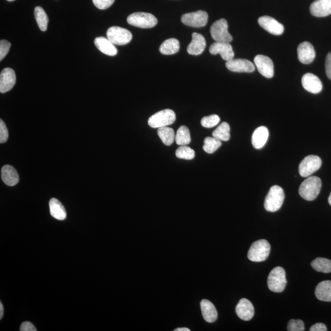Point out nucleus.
<instances>
[{"label":"nucleus","mask_w":331,"mask_h":331,"mask_svg":"<svg viewBox=\"0 0 331 331\" xmlns=\"http://www.w3.org/2000/svg\"><path fill=\"white\" fill-rule=\"evenodd\" d=\"M321 160L316 156H308L303 160L299 166L300 175L302 178H308L321 168Z\"/></svg>","instance_id":"9"},{"label":"nucleus","mask_w":331,"mask_h":331,"mask_svg":"<svg viewBox=\"0 0 331 331\" xmlns=\"http://www.w3.org/2000/svg\"><path fill=\"white\" fill-rule=\"evenodd\" d=\"M258 24L262 29L272 35L279 36L284 32L282 24L270 16H262L258 18Z\"/></svg>","instance_id":"13"},{"label":"nucleus","mask_w":331,"mask_h":331,"mask_svg":"<svg viewBox=\"0 0 331 331\" xmlns=\"http://www.w3.org/2000/svg\"><path fill=\"white\" fill-rule=\"evenodd\" d=\"M11 43L6 40H1L0 41V61H2L6 55L8 54L11 48Z\"/></svg>","instance_id":"37"},{"label":"nucleus","mask_w":331,"mask_h":331,"mask_svg":"<svg viewBox=\"0 0 331 331\" xmlns=\"http://www.w3.org/2000/svg\"><path fill=\"white\" fill-rule=\"evenodd\" d=\"M175 156L179 159L191 160L195 157V152L192 148L187 146V145H182L176 150Z\"/></svg>","instance_id":"34"},{"label":"nucleus","mask_w":331,"mask_h":331,"mask_svg":"<svg viewBox=\"0 0 331 331\" xmlns=\"http://www.w3.org/2000/svg\"><path fill=\"white\" fill-rule=\"evenodd\" d=\"M298 56L300 62L303 64H310L315 58L314 46L308 42H303L298 48Z\"/></svg>","instance_id":"18"},{"label":"nucleus","mask_w":331,"mask_h":331,"mask_svg":"<svg viewBox=\"0 0 331 331\" xmlns=\"http://www.w3.org/2000/svg\"><path fill=\"white\" fill-rule=\"evenodd\" d=\"M2 179L6 185L12 187L19 182V176L14 168L10 165H5L2 169Z\"/></svg>","instance_id":"24"},{"label":"nucleus","mask_w":331,"mask_h":331,"mask_svg":"<svg viewBox=\"0 0 331 331\" xmlns=\"http://www.w3.org/2000/svg\"><path fill=\"white\" fill-rule=\"evenodd\" d=\"M220 121V119L217 115H211L204 117L201 120V125L204 128H212L213 126L217 125Z\"/></svg>","instance_id":"35"},{"label":"nucleus","mask_w":331,"mask_h":331,"mask_svg":"<svg viewBox=\"0 0 331 331\" xmlns=\"http://www.w3.org/2000/svg\"><path fill=\"white\" fill-rule=\"evenodd\" d=\"M312 267L314 270L323 272V273H330L331 272V260L324 258H317L311 263Z\"/></svg>","instance_id":"31"},{"label":"nucleus","mask_w":331,"mask_h":331,"mask_svg":"<svg viewBox=\"0 0 331 331\" xmlns=\"http://www.w3.org/2000/svg\"><path fill=\"white\" fill-rule=\"evenodd\" d=\"M287 281L284 269L276 267L272 269L268 278L269 289L275 293H281L285 289Z\"/></svg>","instance_id":"4"},{"label":"nucleus","mask_w":331,"mask_h":331,"mask_svg":"<svg viewBox=\"0 0 331 331\" xmlns=\"http://www.w3.org/2000/svg\"><path fill=\"white\" fill-rule=\"evenodd\" d=\"M321 188V179L316 176H312L306 179L300 185L299 194L306 201H314L320 194Z\"/></svg>","instance_id":"1"},{"label":"nucleus","mask_w":331,"mask_h":331,"mask_svg":"<svg viewBox=\"0 0 331 331\" xmlns=\"http://www.w3.org/2000/svg\"><path fill=\"white\" fill-rule=\"evenodd\" d=\"M327 327L323 323H317L311 327V331H326Z\"/></svg>","instance_id":"42"},{"label":"nucleus","mask_w":331,"mask_h":331,"mask_svg":"<svg viewBox=\"0 0 331 331\" xmlns=\"http://www.w3.org/2000/svg\"><path fill=\"white\" fill-rule=\"evenodd\" d=\"M107 38L114 45L123 46L131 41L133 36L129 30L119 27H110L107 31Z\"/></svg>","instance_id":"8"},{"label":"nucleus","mask_w":331,"mask_h":331,"mask_svg":"<svg viewBox=\"0 0 331 331\" xmlns=\"http://www.w3.org/2000/svg\"><path fill=\"white\" fill-rule=\"evenodd\" d=\"M182 23L185 26L191 27H203L208 21V14L204 11L190 12L185 14L181 17Z\"/></svg>","instance_id":"10"},{"label":"nucleus","mask_w":331,"mask_h":331,"mask_svg":"<svg viewBox=\"0 0 331 331\" xmlns=\"http://www.w3.org/2000/svg\"><path fill=\"white\" fill-rule=\"evenodd\" d=\"M175 114L171 109H165L153 114L148 120V125L153 128L168 126L175 121Z\"/></svg>","instance_id":"6"},{"label":"nucleus","mask_w":331,"mask_h":331,"mask_svg":"<svg viewBox=\"0 0 331 331\" xmlns=\"http://www.w3.org/2000/svg\"><path fill=\"white\" fill-rule=\"evenodd\" d=\"M206 39L201 34L193 33L192 40L187 48L188 53L192 55H199L205 50Z\"/></svg>","instance_id":"20"},{"label":"nucleus","mask_w":331,"mask_h":331,"mask_svg":"<svg viewBox=\"0 0 331 331\" xmlns=\"http://www.w3.org/2000/svg\"><path fill=\"white\" fill-rule=\"evenodd\" d=\"M9 137L8 130L4 122L0 120V142L5 143L8 141Z\"/></svg>","instance_id":"39"},{"label":"nucleus","mask_w":331,"mask_h":331,"mask_svg":"<svg viewBox=\"0 0 331 331\" xmlns=\"http://www.w3.org/2000/svg\"><path fill=\"white\" fill-rule=\"evenodd\" d=\"M20 330L21 331H36L37 329L32 323L26 321L21 324Z\"/></svg>","instance_id":"41"},{"label":"nucleus","mask_w":331,"mask_h":331,"mask_svg":"<svg viewBox=\"0 0 331 331\" xmlns=\"http://www.w3.org/2000/svg\"><path fill=\"white\" fill-rule=\"evenodd\" d=\"M175 141L180 146L187 145L190 143L191 136L189 129L186 126H182L176 133Z\"/></svg>","instance_id":"30"},{"label":"nucleus","mask_w":331,"mask_h":331,"mask_svg":"<svg viewBox=\"0 0 331 331\" xmlns=\"http://www.w3.org/2000/svg\"><path fill=\"white\" fill-rule=\"evenodd\" d=\"M269 130L266 126H259L256 128L253 133L252 143L253 147L256 149H260L263 147L268 141L269 138Z\"/></svg>","instance_id":"22"},{"label":"nucleus","mask_w":331,"mask_h":331,"mask_svg":"<svg viewBox=\"0 0 331 331\" xmlns=\"http://www.w3.org/2000/svg\"><path fill=\"white\" fill-rule=\"evenodd\" d=\"M16 83V76L11 68H6L0 74V92L2 94L10 91Z\"/></svg>","instance_id":"14"},{"label":"nucleus","mask_w":331,"mask_h":331,"mask_svg":"<svg viewBox=\"0 0 331 331\" xmlns=\"http://www.w3.org/2000/svg\"><path fill=\"white\" fill-rule=\"evenodd\" d=\"M92 1L96 7L104 10L111 7L115 0H92Z\"/></svg>","instance_id":"38"},{"label":"nucleus","mask_w":331,"mask_h":331,"mask_svg":"<svg viewBox=\"0 0 331 331\" xmlns=\"http://www.w3.org/2000/svg\"><path fill=\"white\" fill-rule=\"evenodd\" d=\"M8 2H14L15 0H7Z\"/></svg>","instance_id":"46"},{"label":"nucleus","mask_w":331,"mask_h":331,"mask_svg":"<svg viewBox=\"0 0 331 331\" xmlns=\"http://www.w3.org/2000/svg\"><path fill=\"white\" fill-rule=\"evenodd\" d=\"M203 150L206 153L212 154L218 149L222 145V141L214 137H207L204 141Z\"/></svg>","instance_id":"33"},{"label":"nucleus","mask_w":331,"mask_h":331,"mask_svg":"<svg viewBox=\"0 0 331 331\" xmlns=\"http://www.w3.org/2000/svg\"><path fill=\"white\" fill-rule=\"evenodd\" d=\"M3 314H4V308H3V306L2 303H0V319L3 317Z\"/></svg>","instance_id":"43"},{"label":"nucleus","mask_w":331,"mask_h":331,"mask_svg":"<svg viewBox=\"0 0 331 331\" xmlns=\"http://www.w3.org/2000/svg\"><path fill=\"white\" fill-rule=\"evenodd\" d=\"M174 331H190V329L187 327H181V328L175 329Z\"/></svg>","instance_id":"44"},{"label":"nucleus","mask_w":331,"mask_h":331,"mask_svg":"<svg viewBox=\"0 0 331 331\" xmlns=\"http://www.w3.org/2000/svg\"><path fill=\"white\" fill-rule=\"evenodd\" d=\"M315 293L320 301L331 302V280L321 281L316 287Z\"/></svg>","instance_id":"25"},{"label":"nucleus","mask_w":331,"mask_h":331,"mask_svg":"<svg viewBox=\"0 0 331 331\" xmlns=\"http://www.w3.org/2000/svg\"><path fill=\"white\" fill-rule=\"evenodd\" d=\"M303 87L312 94H317L323 89V84L317 76L312 73H306L302 78Z\"/></svg>","instance_id":"16"},{"label":"nucleus","mask_w":331,"mask_h":331,"mask_svg":"<svg viewBox=\"0 0 331 331\" xmlns=\"http://www.w3.org/2000/svg\"><path fill=\"white\" fill-rule=\"evenodd\" d=\"M35 14V19L37 24L38 25L39 29L42 32H45L48 29V26L49 23V18L47 14L46 13L45 11L40 6H37L34 11Z\"/></svg>","instance_id":"29"},{"label":"nucleus","mask_w":331,"mask_h":331,"mask_svg":"<svg viewBox=\"0 0 331 331\" xmlns=\"http://www.w3.org/2000/svg\"><path fill=\"white\" fill-rule=\"evenodd\" d=\"M201 309L204 319L207 323L215 322L217 319L218 313L216 308L209 300L203 299L201 302Z\"/></svg>","instance_id":"21"},{"label":"nucleus","mask_w":331,"mask_h":331,"mask_svg":"<svg viewBox=\"0 0 331 331\" xmlns=\"http://www.w3.org/2000/svg\"><path fill=\"white\" fill-rule=\"evenodd\" d=\"M236 314L240 319L251 320L254 316L255 308L252 303L246 298L241 299L236 307Z\"/></svg>","instance_id":"17"},{"label":"nucleus","mask_w":331,"mask_h":331,"mask_svg":"<svg viewBox=\"0 0 331 331\" xmlns=\"http://www.w3.org/2000/svg\"><path fill=\"white\" fill-rule=\"evenodd\" d=\"M95 45L99 51L108 56H115L117 54L115 45L104 37H98L96 38Z\"/></svg>","instance_id":"23"},{"label":"nucleus","mask_w":331,"mask_h":331,"mask_svg":"<svg viewBox=\"0 0 331 331\" xmlns=\"http://www.w3.org/2000/svg\"><path fill=\"white\" fill-rule=\"evenodd\" d=\"M289 331H303L305 330L304 322L301 320H291L288 324Z\"/></svg>","instance_id":"36"},{"label":"nucleus","mask_w":331,"mask_h":331,"mask_svg":"<svg viewBox=\"0 0 331 331\" xmlns=\"http://www.w3.org/2000/svg\"><path fill=\"white\" fill-rule=\"evenodd\" d=\"M210 34L216 42H230L233 41V37L228 32L227 21L225 18L216 20L212 25Z\"/></svg>","instance_id":"7"},{"label":"nucleus","mask_w":331,"mask_h":331,"mask_svg":"<svg viewBox=\"0 0 331 331\" xmlns=\"http://www.w3.org/2000/svg\"><path fill=\"white\" fill-rule=\"evenodd\" d=\"M210 53L212 55L220 54L222 58L225 61L233 60L234 52L230 42H215L209 48Z\"/></svg>","instance_id":"12"},{"label":"nucleus","mask_w":331,"mask_h":331,"mask_svg":"<svg viewBox=\"0 0 331 331\" xmlns=\"http://www.w3.org/2000/svg\"><path fill=\"white\" fill-rule=\"evenodd\" d=\"M49 208H50L51 215L58 220H64L67 216L65 209L63 204L55 198H52L49 201Z\"/></svg>","instance_id":"26"},{"label":"nucleus","mask_w":331,"mask_h":331,"mask_svg":"<svg viewBox=\"0 0 331 331\" xmlns=\"http://www.w3.org/2000/svg\"><path fill=\"white\" fill-rule=\"evenodd\" d=\"M180 49V43L177 39L170 38L164 41L160 47V52L163 55H173Z\"/></svg>","instance_id":"27"},{"label":"nucleus","mask_w":331,"mask_h":331,"mask_svg":"<svg viewBox=\"0 0 331 331\" xmlns=\"http://www.w3.org/2000/svg\"><path fill=\"white\" fill-rule=\"evenodd\" d=\"M310 11L315 17L328 16L331 14V0H316L311 5Z\"/></svg>","instance_id":"19"},{"label":"nucleus","mask_w":331,"mask_h":331,"mask_svg":"<svg viewBox=\"0 0 331 331\" xmlns=\"http://www.w3.org/2000/svg\"><path fill=\"white\" fill-rule=\"evenodd\" d=\"M127 23L132 26L141 29H151L157 26L158 20L153 14L139 12L129 15Z\"/></svg>","instance_id":"5"},{"label":"nucleus","mask_w":331,"mask_h":331,"mask_svg":"<svg viewBox=\"0 0 331 331\" xmlns=\"http://www.w3.org/2000/svg\"><path fill=\"white\" fill-rule=\"evenodd\" d=\"M226 67L232 72L252 73L255 67L251 61L246 59H233L227 61Z\"/></svg>","instance_id":"15"},{"label":"nucleus","mask_w":331,"mask_h":331,"mask_svg":"<svg viewBox=\"0 0 331 331\" xmlns=\"http://www.w3.org/2000/svg\"><path fill=\"white\" fill-rule=\"evenodd\" d=\"M328 202H329V204H330V205L331 206V193H330V195H329V196L328 197Z\"/></svg>","instance_id":"45"},{"label":"nucleus","mask_w":331,"mask_h":331,"mask_svg":"<svg viewBox=\"0 0 331 331\" xmlns=\"http://www.w3.org/2000/svg\"><path fill=\"white\" fill-rule=\"evenodd\" d=\"M325 69L327 77L331 80V52L327 55L325 63Z\"/></svg>","instance_id":"40"},{"label":"nucleus","mask_w":331,"mask_h":331,"mask_svg":"<svg viewBox=\"0 0 331 331\" xmlns=\"http://www.w3.org/2000/svg\"><path fill=\"white\" fill-rule=\"evenodd\" d=\"M254 62L261 75L269 79L274 76V67L270 58L266 55H258L254 58Z\"/></svg>","instance_id":"11"},{"label":"nucleus","mask_w":331,"mask_h":331,"mask_svg":"<svg viewBox=\"0 0 331 331\" xmlns=\"http://www.w3.org/2000/svg\"><path fill=\"white\" fill-rule=\"evenodd\" d=\"M158 135L163 144L167 146L172 145L175 140V135L174 129L168 127V126L159 128L158 129Z\"/></svg>","instance_id":"28"},{"label":"nucleus","mask_w":331,"mask_h":331,"mask_svg":"<svg viewBox=\"0 0 331 331\" xmlns=\"http://www.w3.org/2000/svg\"><path fill=\"white\" fill-rule=\"evenodd\" d=\"M213 137L221 141H228L230 139V126L227 122H223L212 133Z\"/></svg>","instance_id":"32"},{"label":"nucleus","mask_w":331,"mask_h":331,"mask_svg":"<svg viewBox=\"0 0 331 331\" xmlns=\"http://www.w3.org/2000/svg\"><path fill=\"white\" fill-rule=\"evenodd\" d=\"M271 246L268 240L261 239L252 244L249 250L248 258L253 262H261L266 260L270 254Z\"/></svg>","instance_id":"3"},{"label":"nucleus","mask_w":331,"mask_h":331,"mask_svg":"<svg viewBox=\"0 0 331 331\" xmlns=\"http://www.w3.org/2000/svg\"><path fill=\"white\" fill-rule=\"evenodd\" d=\"M284 200V193L282 188L274 185L269 190L266 197L264 208L268 212H277L282 206Z\"/></svg>","instance_id":"2"}]
</instances>
